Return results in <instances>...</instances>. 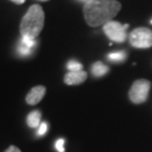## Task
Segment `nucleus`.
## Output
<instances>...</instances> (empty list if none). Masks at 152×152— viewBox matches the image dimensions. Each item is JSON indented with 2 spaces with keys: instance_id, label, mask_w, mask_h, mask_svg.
<instances>
[{
  "instance_id": "nucleus-12",
  "label": "nucleus",
  "mask_w": 152,
  "mask_h": 152,
  "mask_svg": "<svg viewBox=\"0 0 152 152\" xmlns=\"http://www.w3.org/2000/svg\"><path fill=\"white\" fill-rule=\"evenodd\" d=\"M67 69L70 72H80L83 71V65L76 60H70L67 63Z\"/></svg>"
},
{
  "instance_id": "nucleus-18",
  "label": "nucleus",
  "mask_w": 152,
  "mask_h": 152,
  "mask_svg": "<svg viewBox=\"0 0 152 152\" xmlns=\"http://www.w3.org/2000/svg\"><path fill=\"white\" fill-rule=\"evenodd\" d=\"M80 1H86V2H87L88 0H80Z\"/></svg>"
},
{
  "instance_id": "nucleus-2",
  "label": "nucleus",
  "mask_w": 152,
  "mask_h": 152,
  "mask_svg": "<svg viewBox=\"0 0 152 152\" xmlns=\"http://www.w3.org/2000/svg\"><path fill=\"white\" fill-rule=\"evenodd\" d=\"M44 26V11L38 4H34L28 8L20 24L22 37L35 39L41 33Z\"/></svg>"
},
{
  "instance_id": "nucleus-13",
  "label": "nucleus",
  "mask_w": 152,
  "mask_h": 152,
  "mask_svg": "<svg viewBox=\"0 0 152 152\" xmlns=\"http://www.w3.org/2000/svg\"><path fill=\"white\" fill-rule=\"evenodd\" d=\"M48 130V127H47V123L45 122H42L40 124V126L38 127V130H37V134L40 135V137H42L45 134H46V132Z\"/></svg>"
},
{
  "instance_id": "nucleus-16",
  "label": "nucleus",
  "mask_w": 152,
  "mask_h": 152,
  "mask_svg": "<svg viewBox=\"0 0 152 152\" xmlns=\"http://www.w3.org/2000/svg\"><path fill=\"white\" fill-rule=\"evenodd\" d=\"M11 1L13 2V3H15V4H23L26 0H11Z\"/></svg>"
},
{
  "instance_id": "nucleus-5",
  "label": "nucleus",
  "mask_w": 152,
  "mask_h": 152,
  "mask_svg": "<svg viewBox=\"0 0 152 152\" xmlns=\"http://www.w3.org/2000/svg\"><path fill=\"white\" fill-rule=\"evenodd\" d=\"M129 25H121L119 22L110 21L103 26V31L105 34L115 42H124L127 38L126 30L128 28Z\"/></svg>"
},
{
  "instance_id": "nucleus-3",
  "label": "nucleus",
  "mask_w": 152,
  "mask_h": 152,
  "mask_svg": "<svg viewBox=\"0 0 152 152\" xmlns=\"http://www.w3.org/2000/svg\"><path fill=\"white\" fill-rule=\"evenodd\" d=\"M151 87V83L147 80H137L132 83L129 92V97L134 104H141L146 101Z\"/></svg>"
},
{
  "instance_id": "nucleus-6",
  "label": "nucleus",
  "mask_w": 152,
  "mask_h": 152,
  "mask_svg": "<svg viewBox=\"0 0 152 152\" xmlns=\"http://www.w3.org/2000/svg\"><path fill=\"white\" fill-rule=\"evenodd\" d=\"M46 88L43 86H37L33 87L26 96V102L28 105H37L44 97Z\"/></svg>"
},
{
  "instance_id": "nucleus-4",
  "label": "nucleus",
  "mask_w": 152,
  "mask_h": 152,
  "mask_svg": "<svg viewBox=\"0 0 152 152\" xmlns=\"http://www.w3.org/2000/svg\"><path fill=\"white\" fill-rule=\"evenodd\" d=\"M130 42L135 48H149L152 46V31L147 28H137L130 34Z\"/></svg>"
},
{
  "instance_id": "nucleus-19",
  "label": "nucleus",
  "mask_w": 152,
  "mask_h": 152,
  "mask_svg": "<svg viewBox=\"0 0 152 152\" xmlns=\"http://www.w3.org/2000/svg\"><path fill=\"white\" fill-rule=\"evenodd\" d=\"M151 24H152V20H151Z\"/></svg>"
},
{
  "instance_id": "nucleus-10",
  "label": "nucleus",
  "mask_w": 152,
  "mask_h": 152,
  "mask_svg": "<svg viewBox=\"0 0 152 152\" xmlns=\"http://www.w3.org/2000/svg\"><path fill=\"white\" fill-rule=\"evenodd\" d=\"M109 71V68L102 62H96L91 67V72L94 77H102L106 75Z\"/></svg>"
},
{
  "instance_id": "nucleus-17",
  "label": "nucleus",
  "mask_w": 152,
  "mask_h": 152,
  "mask_svg": "<svg viewBox=\"0 0 152 152\" xmlns=\"http://www.w3.org/2000/svg\"><path fill=\"white\" fill-rule=\"evenodd\" d=\"M38 1H42V2H45V1H48V0H38Z\"/></svg>"
},
{
  "instance_id": "nucleus-1",
  "label": "nucleus",
  "mask_w": 152,
  "mask_h": 152,
  "mask_svg": "<svg viewBox=\"0 0 152 152\" xmlns=\"http://www.w3.org/2000/svg\"><path fill=\"white\" fill-rule=\"evenodd\" d=\"M121 7V3L117 0H88L83 6V16L90 27L104 26L112 21Z\"/></svg>"
},
{
  "instance_id": "nucleus-8",
  "label": "nucleus",
  "mask_w": 152,
  "mask_h": 152,
  "mask_svg": "<svg viewBox=\"0 0 152 152\" xmlns=\"http://www.w3.org/2000/svg\"><path fill=\"white\" fill-rule=\"evenodd\" d=\"M87 77V73L85 71L80 72H69L64 77V83L68 86H77L83 83Z\"/></svg>"
},
{
  "instance_id": "nucleus-7",
  "label": "nucleus",
  "mask_w": 152,
  "mask_h": 152,
  "mask_svg": "<svg viewBox=\"0 0 152 152\" xmlns=\"http://www.w3.org/2000/svg\"><path fill=\"white\" fill-rule=\"evenodd\" d=\"M37 44L35 39H31V38L26 37H21V39L19 41L17 51L18 54L22 57H27L28 55L33 53V51Z\"/></svg>"
},
{
  "instance_id": "nucleus-9",
  "label": "nucleus",
  "mask_w": 152,
  "mask_h": 152,
  "mask_svg": "<svg viewBox=\"0 0 152 152\" xmlns=\"http://www.w3.org/2000/svg\"><path fill=\"white\" fill-rule=\"evenodd\" d=\"M41 121V113L38 110L31 111L27 117V124L31 129H37L40 126Z\"/></svg>"
},
{
  "instance_id": "nucleus-11",
  "label": "nucleus",
  "mask_w": 152,
  "mask_h": 152,
  "mask_svg": "<svg viewBox=\"0 0 152 152\" xmlns=\"http://www.w3.org/2000/svg\"><path fill=\"white\" fill-rule=\"evenodd\" d=\"M127 57V53L125 51H115V52H111L107 55V58L109 60L113 61V62H122Z\"/></svg>"
},
{
  "instance_id": "nucleus-14",
  "label": "nucleus",
  "mask_w": 152,
  "mask_h": 152,
  "mask_svg": "<svg viewBox=\"0 0 152 152\" xmlns=\"http://www.w3.org/2000/svg\"><path fill=\"white\" fill-rule=\"evenodd\" d=\"M64 144H65V140L64 138H59L57 141H56V149L58 150V152H64L65 151V148H64Z\"/></svg>"
},
{
  "instance_id": "nucleus-15",
  "label": "nucleus",
  "mask_w": 152,
  "mask_h": 152,
  "mask_svg": "<svg viewBox=\"0 0 152 152\" xmlns=\"http://www.w3.org/2000/svg\"><path fill=\"white\" fill-rule=\"evenodd\" d=\"M4 152H22V151L17 146H15V145H10Z\"/></svg>"
}]
</instances>
